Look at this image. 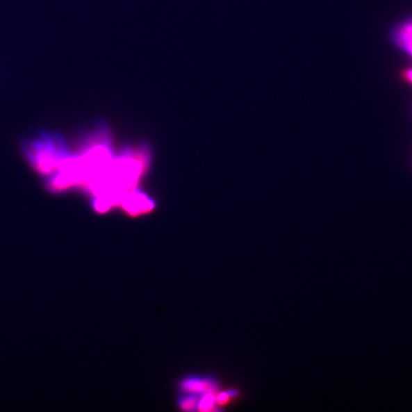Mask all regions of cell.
<instances>
[{
  "label": "cell",
  "instance_id": "cell-1",
  "mask_svg": "<svg viewBox=\"0 0 412 412\" xmlns=\"http://www.w3.org/2000/svg\"><path fill=\"white\" fill-rule=\"evenodd\" d=\"M394 40L398 46L412 56V20L396 29Z\"/></svg>",
  "mask_w": 412,
  "mask_h": 412
},
{
  "label": "cell",
  "instance_id": "cell-2",
  "mask_svg": "<svg viewBox=\"0 0 412 412\" xmlns=\"http://www.w3.org/2000/svg\"><path fill=\"white\" fill-rule=\"evenodd\" d=\"M183 386L186 390L191 391V393H212L215 390L213 382L198 378L188 379L183 383Z\"/></svg>",
  "mask_w": 412,
  "mask_h": 412
},
{
  "label": "cell",
  "instance_id": "cell-3",
  "mask_svg": "<svg viewBox=\"0 0 412 412\" xmlns=\"http://www.w3.org/2000/svg\"><path fill=\"white\" fill-rule=\"evenodd\" d=\"M199 399L195 395L188 396V397H183L180 401L181 409L184 411H193L196 406L199 405Z\"/></svg>",
  "mask_w": 412,
  "mask_h": 412
},
{
  "label": "cell",
  "instance_id": "cell-4",
  "mask_svg": "<svg viewBox=\"0 0 412 412\" xmlns=\"http://www.w3.org/2000/svg\"><path fill=\"white\" fill-rule=\"evenodd\" d=\"M215 404L214 396L212 393H206L201 400L199 401L198 409L201 411H208L213 409Z\"/></svg>",
  "mask_w": 412,
  "mask_h": 412
},
{
  "label": "cell",
  "instance_id": "cell-5",
  "mask_svg": "<svg viewBox=\"0 0 412 412\" xmlns=\"http://www.w3.org/2000/svg\"><path fill=\"white\" fill-rule=\"evenodd\" d=\"M403 76L406 83H411L412 85V69H411V70L405 71Z\"/></svg>",
  "mask_w": 412,
  "mask_h": 412
}]
</instances>
